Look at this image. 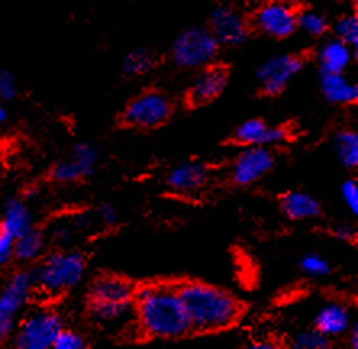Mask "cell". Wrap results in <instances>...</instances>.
<instances>
[{
    "label": "cell",
    "instance_id": "obj_1",
    "mask_svg": "<svg viewBox=\"0 0 358 349\" xmlns=\"http://www.w3.org/2000/svg\"><path fill=\"white\" fill-rule=\"evenodd\" d=\"M133 309L136 327L145 340L176 341L192 335L176 282L138 283Z\"/></svg>",
    "mask_w": 358,
    "mask_h": 349
},
{
    "label": "cell",
    "instance_id": "obj_2",
    "mask_svg": "<svg viewBox=\"0 0 358 349\" xmlns=\"http://www.w3.org/2000/svg\"><path fill=\"white\" fill-rule=\"evenodd\" d=\"M178 293L192 335H215L233 329L245 314V304L231 291L200 280H179Z\"/></svg>",
    "mask_w": 358,
    "mask_h": 349
},
{
    "label": "cell",
    "instance_id": "obj_3",
    "mask_svg": "<svg viewBox=\"0 0 358 349\" xmlns=\"http://www.w3.org/2000/svg\"><path fill=\"white\" fill-rule=\"evenodd\" d=\"M34 280V298H62L83 282L87 271L86 254L78 249L59 247L45 252L38 262L29 266Z\"/></svg>",
    "mask_w": 358,
    "mask_h": 349
},
{
    "label": "cell",
    "instance_id": "obj_4",
    "mask_svg": "<svg viewBox=\"0 0 358 349\" xmlns=\"http://www.w3.org/2000/svg\"><path fill=\"white\" fill-rule=\"evenodd\" d=\"M138 283L117 273H100L89 285L87 310L99 322H113L133 309Z\"/></svg>",
    "mask_w": 358,
    "mask_h": 349
},
{
    "label": "cell",
    "instance_id": "obj_5",
    "mask_svg": "<svg viewBox=\"0 0 358 349\" xmlns=\"http://www.w3.org/2000/svg\"><path fill=\"white\" fill-rule=\"evenodd\" d=\"M176 104L162 89H145L124 105L118 125L124 130L154 131L170 123Z\"/></svg>",
    "mask_w": 358,
    "mask_h": 349
},
{
    "label": "cell",
    "instance_id": "obj_6",
    "mask_svg": "<svg viewBox=\"0 0 358 349\" xmlns=\"http://www.w3.org/2000/svg\"><path fill=\"white\" fill-rule=\"evenodd\" d=\"M34 299V280L29 267L13 271L0 288V343H7L17 329L26 306Z\"/></svg>",
    "mask_w": 358,
    "mask_h": 349
},
{
    "label": "cell",
    "instance_id": "obj_7",
    "mask_svg": "<svg viewBox=\"0 0 358 349\" xmlns=\"http://www.w3.org/2000/svg\"><path fill=\"white\" fill-rule=\"evenodd\" d=\"M63 325L62 315L54 309L28 310L21 315L10 343L18 349H50Z\"/></svg>",
    "mask_w": 358,
    "mask_h": 349
},
{
    "label": "cell",
    "instance_id": "obj_8",
    "mask_svg": "<svg viewBox=\"0 0 358 349\" xmlns=\"http://www.w3.org/2000/svg\"><path fill=\"white\" fill-rule=\"evenodd\" d=\"M220 54V44L208 28H189L171 44V62L182 70H200Z\"/></svg>",
    "mask_w": 358,
    "mask_h": 349
},
{
    "label": "cell",
    "instance_id": "obj_9",
    "mask_svg": "<svg viewBox=\"0 0 358 349\" xmlns=\"http://www.w3.org/2000/svg\"><path fill=\"white\" fill-rule=\"evenodd\" d=\"M296 0H266L252 15L250 26L268 38L282 41L297 31L300 13Z\"/></svg>",
    "mask_w": 358,
    "mask_h": 349
},
{
    "label": "cell",
    "instance_id": "obj_10",
    "mask_svg": "<svg viewBox=\"0 0 358 349\" xmlns=\"http://www.w3.org/2000/svg\"><path fill=\"white\" fill-rule=\"evenodd\" d=\"M276 165V154L273 147L247 146L231 163L228 182L234 188H249L259 183Z\"/></svg>",
    "mask_w": 358,
    "mask_h": 349
},
{
    "label": "cell",
    "instance_id": "obj_11",
    "mask_svg": "<svg viewBox=\"0 0 358 349\" xmlns=\"http://www.w3.org/2000/svg\"><path fill=\"white\" fill-rule=\"evenodd\" d=\"M99 162V151L89 142H78L66 157L50 167L49 182L55 184H76L91 177Z\"/></svg>",
    "mask_w": 358,
    "mask_h": 349
},
{
    "label": "cell",
    "instance_id": "obj_12",
    "mask_svg": "<svg viewBox=\"0 0 358 349\" xmlns=\"http://www.w3.org/2000/svg\"><path fill=\"white\" fill-rule=\"evenodd\" d=\"M303 65V57L297 54H279L263 62L255 75L260 83L262 96H281Z\"/></svg>",
    "mask_w": 358,
    "mask_h": 349
},
{
    "label": "cell",
    "instance_id": "obj_13",
    "mask_svg": "<svg viewBox=\"0 0 358 349\" xmlns=\"http://www.w3.org/2000/svg\"><path fill=\"white\" fill-rule=\"evenodd\" d=\"M229 70L221 63H210L200 68L199 75L189 86L184 104L189 109H200L218 99L228 86Z\"/></svg>",
    "mask_w": 358,
    "mask_h": 349
},
{
    "label": "cell",
    "instance_id": "obj_14",
    "mask_svg": "<svg viewBox=\"0 0 358 349\" xmlns=\"http://www.w3.org/2000/svg\"><path fill=\"white\" fill-rule=\"evenodd\" d=\"M208 29L220 46L236 47L249 39L252 26L238 8L231 5H218L210 17Z\"/></svg>",
    "mask_w": 358,
    "mask_h": 349
},
{
    "label": "cell",
    "instance_id": "obj_15",
    "mask_svg": "<svg viewBox=\"0 0 358 349\" xmlns=\"http://www.w3.org/2000/svg\"><path fill=\"white\" fill-rule=\"evenodd\" d=\"M292 137V128L287 125H270L263 118H249L234 128L231 142L234 146H266L284 144Z\"/></svg>",
    "mask_w": 358,
    "mask_h": 349
},
{
    "label": "cell",
    "instance_id": "obj_16",
    "mask_svg": "<svg viewBox=\"0 0 358 349\" xmlns=\"http://www.w3.org/2000/svg\"><path fill=\"white\" fill-rule=\"evenodd\" d=\"M212 168L200 162L179 163L165 177V184L171 193L179 196H194L212 183Z\"/></svg>",
    "mask_w": 358,
    "mask_h": 349
},
{
    "label": "cell",
    "instance_id": "obj_17",
    "mask_svg": "<svg viewBox=\"0 0 358 349\" xmlns=\"http://www.w3.org/2000/svg\"><path fill=\"white\" fill-rule=\"evenodd\" d=\"M47 246H49L47 231L36 224L33 228L15 238L13 262L20 264L21 267L33 266L47 252Z\"/></svg>",
    "mask_w": 358,
    "mask_h": 349
},
{
    "label": "cell",
    "instance_id": "obj_18",
    "mask_svg": "<svg viewBox=\"0 0 358 349\" xmlns=\"http://www.w3.org/2000/svg\"><path fill=\"white\" fill-rule=\"evenodd\" d=\"M279 207L286 219L292 221H307L318 219L323 214V205L317 198L305 191H289L279 198Z\"/></svg>",
    "mask_w": 358,
    "mask_h": 349
},
{
    "label": "cell",
    "instance_id": "obj_19",
    "mask_svg": "<svg viewBox=\"0 0 358 349\" xmlns=\"http://www.w3.org/2000/svg\"><path fill=\"white\" fill-rule=\"evenodd\" d=\"M357 52L338 38L326 39L317 52L321 73H344L354 60Z\"/></svg>",
    "mask_w": 358,
    "mask_h": 349
},
{
    "label": "cell",
    "instance_id": "obj_20",
    "mask_svg": "<svg viewBox=\"0 0 358 349\" xmlns=\"http://www.w3.org/2000/svg\"><path fill=\"white\" fill-rule=\"evenodd\" d=\"M350 314L345 304L338 303H328L318 310L317 317H315L313 327L318 331L323 333L324 336H328L329 340L333 338H339L345 335L347 330L350 329Z\"/></svg>",
    "mask_w": 358,
    "mask_h": 349
},
{
    "label": "cell",
    "instance_id": "obj_21",
    "mask_svg": "<svg viewBox=\"0 0 358 349\" xmlns=\"http://www.w3.org/2000/svg\"><path fill=\"white\" fill-rule=\"evenodd\" d=\"M320 89L331 104L355 105L358 100V86L349 81L344 73H321Z\"/></svg>",
    "mask_w": 358,
    "mask_h": 349
},
{
    "label": "cell",
    "instance_id": "obj_22",
    "mask_svg": "<svg viewBox=\"0 0 358 349\" xmlns=\"http://www.w3.org/2000/svg\"><path fill=\"white\" fill-rule=\"evenodd\" d=\"M0 224L13 238H18L23 233L33 228L36 225L34 214L21 198H10L3 204L2 214H0Z\"/></svg>",
    "mask_w": 358,
    "mask_h": 349
},
{
    "label": "cell",
    "instance_id": "obj_23",
    "mask_svg": "<svg viewBox=\"0 0 358 349\" xmlns=\"http://www.w3.org/2000/svg\"><path fill=\"white\" fill-rule=\"evenodd\" d=\"M334 146L339 162L345 168L358 165V133L355 130H341L334 136Z\"/></svg>",
    "mask_w": 358,
    "mask_h": 349
},
{
    "label": "cell",
    "instance_id": "obj_24",
    "mask_svg": "<svg viewBox=\"0 0 358 349\" xmlns=\"http://www.w3.org/2000/svg\"><path fill=\"white\" fill-rule=\"evenodd\" d=\"M157 65H159V60L154 52L149 49H136L123 58L121 68L128 76H142L150 73Z\"/></svg>",
    "mask_w": 358,
    "mask_h": 349
},
{
    "label": "cell",
    "instance_id": "obj_25",
    "mask_svg": "<svg viewBox=\"0 0 358 349\" xmlns=\"http://www.w3.org/2000/svg\"><path fill=\"white\" fill-rule=\"evenodd\" d=\"M329 21L324 15H321L315 10H300L297 20V29L310 38H323L329 31Z\"/></svg>",
    "mask_w": 358,
    "mask_h": 349
},
{
    "label": "cell",
    "instance_id": "obj_26",
    "mask_svg": "<svg viewBox=\"0 0 358 349\" xmlns=\"http://www.w3.org/2000/svg\"><path fill=\"white\" fill-rule=\"evenodd\" d=\"M334 38L345 42L352 49L358 52V17L355 12L341 15L333 25Z\"/></svg>",
    "mask_w": 358,
    "mask_h": 349
},
{
    "label": "cell",
    "instance_id": "obj_27",
    "mask_svg": "<svg viewBox=\"0 0 358 349\" xmlns=\"http://www.w3.org/2000/svg\"><path fill=\"white\" fill-rule=\"evenodd\" d=\"M292 346L297 349H328L333 346V341L317 329L300 331L292 340Z\"/></svg>",
    "mask_w": 358,
    "mask_h": 349
},
{
    "label": "cell",
    "instance_id": "obj_28",
    "mask_svg": "<svg viewBox=\"0 0 358 349\" xmlns=\"http://www.w3.org/2000/svg\"><path fill=\"white\" fill-rule=\"evenodd\" d=\"M300 271L307 277L321 278L331 273V264L321 254L310 252L300 259Z\"/></svg>",
    "mask_w": 358,
    "mask_h": 349
},
{
    "label": "cell",
    "instance_id": "obj_29",
    "mask_svg": "<svg viewBox=\"0 0 358 349\" xmlns=\"http://www.w3.org/2000/svg\"><path fill=\"white\" fill-rule=\"evenodd\" d=\"M87 346L89 343L81 331L63 325V329L59 331V335H57L54 346L52 348L54 349H86Z\"/></svg>",
    "mask_w": 358,
    "mask_h": 349
},
{
    "label": "cell",
    "instance_id": "obj_30",
    "mask_svg": "<svg viewBox=\"0 0 358 349\" xmlns=\"http://www.w3.org/2000/svg\"><path fill=\"white\" fill-rule=\"evenodd\" d=\"M20 94L18 79L12 71H0V100L2 102H10V100L17 99Z\"/></svg>",
    "mask_w": 358,
    "mask_h": 349
},
{
    "label": "cell",
    "instance_id": "obj_31",
    "mask_svg": "<svg viewBox=\"0 0 358 349\" xmlns=\"http://www.w3.org/2000/svg\"><path fill=\"white\" fill-rule=\"evenodd\" d=\"M13 247L15 238L0 224V267H7L13 264Z\"/></svg>",
    "mask_w": 358,
    "mask_h": 349
},
{
    "label": "cell",
    "instance_id": "obj_32",
    "mask_svg": "<svg viewBox=\"0 0 358 349\" xmlns=\"http://www.w3.org/2000/svg\"><path fill=\"white\" fill-rule=\"evenodd\" d=\"M341 196L344 199L347 207L352 210V214H358V183L355 178H349L342 183Z\"/></svg>",
    "mask_w": 358,
    "mask_h": 349
},
{
    "label": "cell",
    "instance_id": "obj_33",
    "mask_svg": "<svg viewBox=\"0 0 358 349\" xmlns=\"http://www.w3.org/2000/svg\"><path fill=\"white\" fill-rule=\"evenodd\" d=\"M328 233L339 241L352 242V245H355L357 242V228L350 224H336L331 226Z\"/></svg>",
    "mask_w": 358,
    "mask_h": 349
},
{
    "label": "cell",
    "instance_id": "obj_34",
    "mask_svg": "<svg viewBox=\"0 0 358 349\" xmlns=\"http://www.w3.org/2000/svg\"><path fill=\"white\" fill-rule=\"evenodd\" d=\"M99 219L105 226H113L118 224V209L113 204H102L99 207Z\"/></svg>",
    "mask_w": 358,
    "mask_h": 349
},
{
    "label": "cell",
    "instance_id": "obj_35",
    "mask_svg": "<svg viewBox=\"0 0 358 349\" xmlns=\"http://www.w3.org/2000/svg\"><path fill=\"white\" fill-rule=\"evenodd\" d=\"M350 327L352 329L347 330V333H349V345L354 349H357L358 348V325L352 324Z\"/></svg>",
    "mask_w": 358,
    "mask_h": 349
},
{
    "label": "cell",
    "instance_id": "obj_36",
    "mask_svg": "<svg viewBox=\"0 0 358 349\" xmlns=\"http://www.w3.org/2000/svg\"><path fill=\"white\" fill-rule=\"evenodd\" d=\"M8 118V114H7V109H5V105L2 100H0V126H2L5 121Z\"/></svg>",
    "mask_w": 358,
    "mask_h": 349
},
{
    "label": "cell",
    "instance_id": "obj_37",
    "mask_svg": "<svg viewBox=\"0 0 358 349\" xmlns=\"http://www.w3.org/2000/svg\"><path fill=\"white\" fill-rule=\"evenodd\" d=\"M341 2H345V4H355L357 0H341Z\"/></svg>",
    "mask_w": 358,
    "mask_h": 349
},
{
    "label": "cell",
    "instance_id": "obj_38",
    "mask_svg": "<svg viewBox=\"0 0 358 349\" xmlns=\"http://www.w3.org/2000/svg\"><path fill=\"white\" fill-rule=\"evenodd\" d=\"M0 345H2V343H0Z\"/></svg>",
    "mask_w": 358,
    "mask_h": 349
}]
</instances>
